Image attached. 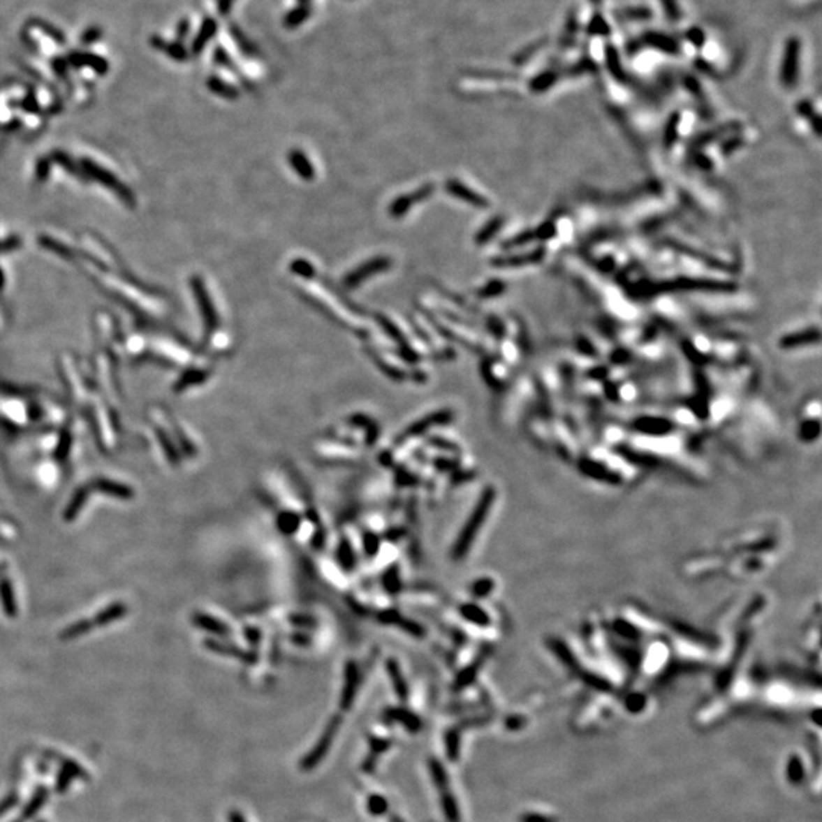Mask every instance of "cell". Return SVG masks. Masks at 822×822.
<instances>
[{"label": "cell", "instance_id": "obj_1", "mask_svg": "<svg viewBox=\"0 0 822 822\" xmlns=\"http://www.w3.org/2000/svg\"><path fill=\"white\" fill-rule=\"evenodd\" d=\"M490 499H492V492H486V495L483 497L481 501L477 504L476 511H474V513L471 516V520L468 521V524L464 525L459 541L455 542V548L453 552L454 559H462L466 553V550H468L469 545L472 544V539L476 538V535H477V527L483 521H485L486 515L489 512Z\"/></svg>", "mask_w": 822, "mask_h": 822}, {"label": "cell", "instance_id": "obj_8", "mask_svg": "<svg viewBox=\"0 0 822 822\" xmlns=\"http://www.w3.org/2000/svg\"><path fill=\"white\" fill-rule=\"evenodd\" d=\"M291 163L293 168L298 171L300 175H303V179H312V168L309 166L307 157H304L300 151H294L291 154Z\"/></svg>", "mask_w": 822, "mask_h": 822}, {"label": "cell", "instance_id": "obj_7", "mask_svg": "<svg viewBox=\"0 0 822 822\" xmlns=\"http://www.w3.org/2000/svg\"><path fill=\"white\" fill-rule=\"evenodd\" d=\"M449 192H453L455 197H460L463 200H469L468 203H472V205L476 206H486L485 198L480 197L476 192L469 191L468 188H464V186L459 182H449Z\"/></svg>", "mask_w": 822, "mask_h": 822}, {"label": "cell", "instance_id": "obj_3", "mask_svg": "<svg viewBox=\"0 0 822 822\" xmlns=\"http://www.w3.org/2000/svg\"><path fill=\"white\" fill-rule=\"evenodd\" d=\"M69 63L76 67L89 66V67H91L93 71H96L98 73H105L107 67H108V63L104 60V58L93 55V54H86V52H72L69 55Z\"/></svg>", "mask_w": 822, "mask_h": 822}, {"label": "cell", "instance_id": "obj_10", "mask_svg": "<svg viewBox=\"0 0 822 822\" xmlns=\"http://www.w3.org/2000/svg\"><path fill=\"white\" fill-rule=\"evenodd\" d=\"M32 24H34V27H37L38 29H41V32H45L47 37L55 40V43L63 45L64 41H66V38L63 36V32L60 29H57L55 27H52V24H50V23L43 22V20H34Z\"/></svg>", "mask_w": 822, "mask_h": 822}, {"label": "cell", "instance_id": "obj_2", "mask_svg": "<svg viewBox=\"0 0 822 822\" xmlns=\"http://www.w3.org/2000/svg\"><path fill=\"white\" fill-rule=\"evenodd\" d=\"M784 61H783V69H781V76H783V82L786 84H792L793 78H795V73H796V66H798V55H800V41L796 40H791L789 41V46H787V50L784 54Z\"/></svg>", "mask_w": 822, "mask_h": 822}, {"label": "cell", "instance_id": "obj_4", "mask_svg": "<svg viewBox=\"0 0 822 822\" xmlns=\"http://www.w3.org/2000/svg\"><path fill=\"white\" fill-rule=\"evenodd\" d=\"M387 267H388V260L387 259L372 260V264L362 265V267L355 270L353 273L349 276V279H346V285H349V288H353L358 282H362L364 279L369 277L370 276V271H372V273H375V271L386 270Z\"/></svg>", "mask_w": 822, "mask_h": 822}, {"label": "cell", "instance_id": "obj_6", "mask_svg": "<svg viewBox=\"0 0 822 822\" xmlns=\"http://www.w3.org/2000/svg\"><path fill=\"white\" fill-rule=\"evenodd\" d=\"M151 45L157 47L159 50H163V52L174 58V60H184L186 58V50L180 43H169V41H165L160 37H152Z\"/></svg>", "mask_w": 822, "mask_h": 822}, {"label": "cell", "instance_id": "obj_13", "mask_svg": "<svg viewBox=\"0 0 822 822\" xmlns=\"http://www.w3.org/2000/svg\"><path fill=\"white\" fill-rule=\"evenodd\" d=\"M101 38H103V31H101L96 27L86 29V31H84L82 36H81V41H82L84 45H93V43H96V41L101 40Z\"/></svg>", "mask_w": 822, "mask_h": 822}, {"label": "cell", "instance_id": "obj_5", "mask_svg": "<svg viewBox=\"0 0 822 822\" xmlns=\"http://www.w3.org/2000/svg\"><path fill=\"white\" fill-rule=\"evenodd\" d=\"M430 193H431V188H430V186H428V188H422L420 191H418V192L411 193L410 197H409V195H405V197H402V198L397 200V201L395 203V205L392 206V215H393V216H401V215H404V212H405L406 209H410V207L414 205V203L419 201V198L422 200V198L428 197Z\"/></svg>", "mask_w": 822, "mask_h": 822}, {"label": "cell", "instance_id": "obj_12", "mask_svg": "<svg viewBox=\"0 0 822 822\" xmlns=\"http://www.w3.org/2000/svg\"><path fill=\"white\" fill-rule=\"evenodd\" d=\"M195 623L203 626V628L210 629V631H215V632H221L223 628H224V626L221 623L214 620V618L206 617L205 614H200V615L195 617Z\"/></svg>", "mask_w": 822, "mask_h": 822}, {"label": "cell", "instance_id": "obj_14", "mask_svg": "<svg viewBox=\"0 0 822 822\" xmlns=\"http://www.w3.org/2000/svg\"><path fill=\"white\" fill-rule=\"evenodd\" d=\"M661 3H663L664 10L667 13V15L670 17L672 20H677V17H680V10H677V3L675 0H661Z\"/></svg>", "mask_w": 822, "mask_h": 822}, {"label": "cell", "instance_id": "obj_9", "mask_svg": "<svg viewBox=\"0 0 822 822\" xmlns=\"http://www.w3.org/2000/svg\"><path fill=\"white\" fill-rule=\"evenodd\" d=\"M96 486L101 490H105L107 494L113 495V497H119V498L131 497V490L129 487H125L122 485H116V483H110L108 480H101Z\"/></svg>", "mask_w": 822, "mask_h": 822}, {"label": "cell", "instance_id": "obj_11", "mask_svg": "<svg viewBox=\"0 0 822 822\" xmlns=\"http://www.w3.org/2000/svg\"><path fill=\"white\" fill-rule=\"evenodd\" d=\"M214 32H215V23H212V22H206V23H205V27H203V29H201V32H200V36L197 37V40H195V43H193V49H195V50H200L203 46L206 45L207 38H209V37H210L212 34H214Z\"/></svg>", "mask_w": 822, "mask_h": 822}]
</instances>
